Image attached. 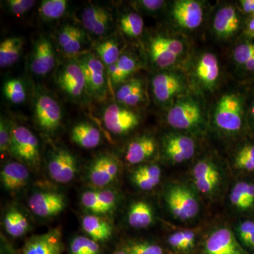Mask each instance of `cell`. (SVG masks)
Listing matches in <instances>:
<instances>
[{
  "label": "cell",
  "mask_w": 254,
  "mask_h": 254,
  "mask_svg": "<svg viewBox=\"0 0 254 254\" xmlns=\"http://www.w3.org/2000/svg\"><path fill=\"white\" fill-rule=\"evenodd\" d=\"M214 123L219 130L229 134L240 131L243 125V103L240 97L230 93L222 95L215 108Z\"/></svg>",
  "instance_id": "cell-3"
},
{
  "label": "cell",
  "mask_w": 254,
  "mask_h": 254,
  "mask_svg": "<svg viewBox=\"0 0 254 254\" xmlns=\"http://www.w3.org/2000/svg\"><path fill=\"white\" fill-rule=\"evenodd\" d=\"M11 131V126H9L7 121L1 117L0 122V151L1 155L9 151Z\"/></svg>",
  "instance_id": "cell-48"
},
{
  "label": "cell",
  "mask_w": 254,
  "mask_h": 254,
  "mask_svg": "<svg viewBox=\"0 0 254 254\" xmlns=\"http://www.w3.org/2000/svg\"><path fill=\"white\" fill-rule=\"evenodd\" d=\"M36 4L35 0H6L3 1L5 10L9 14L16 16L26 14Z\"/></svg>",
  "instance_id": "cell-44"
},
{
  "label": "cell",
  "mask_w": 254,
  "mask_h": 254,
  "mask_svg": "<svg viewBox=\"0 0 254 254\" xmlns=\"http://www.w3.org/2000/svg\"><path fill=\"white\" fill-rule=\"evenodd\" d=\"M56 82L65 94L76 101L89 96L83 71L75 58L62 64L57 71Z\"/></svg>",
  "instance_id": "cell-6"
},
{
  "label": "cell",
  "mask_w": 254,
  "mask_h": 254,
  "mask_svg": "<svg viewBox=\"0 0 254 254\" xmlns=\"http://www.w3.org/2000/svg\"><path fill=\"white\" fill-rule=\"evenodd\" d=\"M246 32L249 36L254 38V16H252L250 19L249 20Z\"/></svg>",
  "instance_id": "cell-51"
},
{
  "label": "cell",
  "mask_w": 254,
  "mask_h": 254,
  "mask_svg": "<svg viewBox=\"0 0 254 254\" xmlns=\"http://www.w3.org/2000/svg\"><path fill=\"white\" fill-rule=\"evenodd\" d=\"M167 121L174 128L193 131L203 125L204 118L198 103L190 98H183L169 110Z\"/></svg>",
  "instance_id": "cell-5"
},
{
  "label": "cell",
  "mask_w": 254,
  "mask_h": 254,
  "mask_svg": "<svg viewBox=\"0 0 254 254\" xmlns=\"http://www.w3.org/2000/svg\"><path fill=\"white\" fill-rule=\"evenodd\" d=\"M119 26L125 36L132 38H137L143 33L144 22L138 13L128 11L120 16Z\"/></svg>",
  "instance_id": "cell-34"
},
{
  "label": "cell",
  "mask_w": 254,
  "mask_h": 254,
  "mask_svg": "<svg viewBox=\"0 0 254 254\" xmlns=\"http://www.w3.org/2000/svg\"><path fill=\"white\" fill-rule=\"evenodd\" d=\"M48 169L54 181L68 183L72 181L77 173V160L67 150L60 148L50 155Z\"/></svg>",
  "instance_id": "cell-14"
},
{
  "label": "cell",
  "mask_w": 254,
  "mask_h": 254,
  "mask_svg": "<svg viewBox=\"0 0 254 254\" xmlns=\"http://www.w3.org/2000/svg\"><path fill=\"white\" fill-rule=\"evenodd\" d=\"M251 113H252V120H253L254 125V103L253 106H252V110H251Z\"/></svg>",
  "instance_id": "cell-53"
},
{
  "label": "cell",
  "mask_w": 254,
  "mask_h": 254,
  "mask_svg": "<svg viewBox=\"0 0 254 254\" xmlns=\"http://www.w3.org/2000/svg\"><path fill=\"white\" fill-rule=\"evenodd\" d=\"M4 225L6 232L13 237L23 236L29 227L27 219L16 209H12L6 214Z\"/></svg>",
  "instance_id": "cell-36"
},
{
  "label": "cell",
  "mask_w": 254,
  "mask_h": 254,
  "mask_svg": "<svg viewBox=\"0 0 254 254\" xmlns=\"http://www.w3.org/2000/svg\"><path fill=\"white\" fill-rule=\"evenodd\" d=\"M235 168L245 172L254 171V145H245L237 152L234 159Z\"/></svg>",
  "instance_id": "cell-40"
},
{
  "label": "cell",
  "mask_w": 254,
  "mask_h": 254,
  "mask_svg": "<svg viewBox=\"0 0 254 254\" xmlns=\"http://www.w3.org/2000/svg\"><path fill=\"white\" fill-rule=\"evenodd\" d=\"M196 235L191 230H184L172 234L168 237V244L177 252H188L193 248Z\"/></svg>",
  "instance_id": "cell-37"
},
{
  "label": "cell",
  "mask_w": 254,
  "mask_h": 254,
  "mask_svg": "<svg viewBox=\"0 0 254 254\" xmlns=\"http://www.w3.org/2000/svg\"><path fill=\"white\" fill-rule=\"evenodd\" d=\"M24 40L21 36L5 38L0 43V67L6 68L17 63L22 55Z\"/></svg>",
  "instance_id": "cell-28"
},
{
  "label": "cell",
  "mask_w": 254,
  "mask_h": 254,
  "mask_svg": "<svg viewBox=\"0 0 254 254\" xmlns=\"http://www.w3.org/2000/svg\"><path fill=\"white\" fill-rule=\"evenodd\" d=\"M184 50L185 46L181 41L163 35L153 36L148 44L150 60L160 68L173 66L183 53Z\"/></svg>",
  "instance_id": "cell-8"
},
{
  "label": "cell",
  "mask_w": 254,
  "mask_h": 254,
  "mask_svg": "<svg viewBox=\"0 0 254 254\" xmlns=\"http://www.w3.org/2000/svg\"><path fill=\"white\" fill-rule=\"evenodd\" d=\"M71 140L81 148L91 149L96 148L101 142V133L96 127L89 123H79L73 127Z\"/></svg>",
  "instance_id": "cell-27"
},
{
  "label": "cell",
  "mask_w": 254,
  "mask_h": 254,
  "mask_svg": "<svg viewBox=\"0 0 254 254\" xmlns=\"http://www.w3.org/2000/svg\"><path fill=\"white\" fill-rule=\"evenodd\" d=\"M95 55L106 67L118 62L121 57V41L117 37H107L97 43L95 47Z\"/></svg>",
  "instance_id": "cell-31"
},
{
  "label": "cell",
  "mask_w": 254,
  "mask_h": 254,
  "mask_svg": "<svg viewBox=\"0 0 254 254\" xmlns=\"http://www.w3.org/2000/svg\"><path fill=\"white\" fill-rule=\"evenodd\" d=\"M243 67L245 68L246 70H247V71H254V58L253 59L250 60V61L247 62V63L244 65Z\"/></svg>",
  "instance_id": "cell-52"
},
{
  "label": "cell",
  "mask_w": 254,
  "mask_h": 254,
  "mask_svg": "<svg viewBox=\"0 0 254 254\" xmlns=\"http://www.w3.org/2000/svg\"><path fill=\"white\" fill-rule=\"evenodd\" d=\"M240 25V18L236 9L232 6H225L215 14L213 30L218 38L227 39L237 33Z\"/></svg>",
  "instance_id": "cell-22"
},
{
  "label": "cell",
  "mask_w": 254,
  "mask_h": 254,
  "mask_svg": "<svg viewBox=\"0 0 254 254\" xmlns=\"http://www.w3.org/2000/svg\"><path fill=\"white\" fill-rule=\"evenodd\" d=\"M113 13L109 8L99 4H91L83 8L81 21L85 31L93 36L108 34L113 24Z\"/></svg>",
  "instance_id": "cell-13"
},
{
  "label": "cell",
  "mask_w": 254,
  "mask_h": 254,
  "mask_svg": "<svg viewBox=\"0 0 254 254\" xmlns=\"http://www.w3.org/2000/svg\"><path fill=\"white\" fill-rule=\"evenodd\" d=\"M195 71L200 84L207 89H213L220 75L218 58L213 53H205L197 62Z\"/></svg>",
  "instance_id": "cell-23"
},
{
  "label": "cell",
  "mask_w": 254,
  "mask_h": 254,
  "mask_svg": "<svg viewBox=\"0 0 254 254\" xmlns=\"http://www.w3.org/2000/svg\"><path fill=\"white\" fill-rule=\"evenodd\" d=\"M153 220V209L147 202L138 200L132 203L128 209V224L133 228L142 229L149 227Z\"/></svg>",
  "instance_id": "cell-33"
},
{
  "label": "cell",
  "mask_w": 254,
  "mask_h": 254,
  "mask_svg": "<svg viewBox=\"0 0 254 254\" xmlns=\"http://www.w3.org/2000/svg\"><path fill=\"white\" fill-rule=\"evenodd\" d=\"M236 235L241 245L250 250H254V221L243 220L236 227Z\"/></svg>",
  "instance_id": "cell-42"
},
{
  "label": "cell",
  "mask_w": 254,
  "mask_h": 254,
  "mask_svg": "<svg viewBox=\"0 0 254 254\" xmlns=\"http://www.w3.org/2000/svg\"><path fill=\"white\" fill-rule=\"evenodd\" d=\"M81 203L85 208L94 214H105L106 210L100 204L95 195V190L84 192L81 196Z\"/></svg>",
  "instance_id": "cell-46"
},
{
  "label": "cell",
  "mask_w": 254,
  "mask_h": 254,
  "mask_svg": "<svg viewBox=\"0 0 254 254\" xmlns=\"http://www.w3.org/2000/svg\"><path fill=\"white\" fill-rule=\"evenodd\" d=\"M233 58L238 64L243 66L247 62L254 58V43H241L235 47Z\"/></svg>",
  "instance_id": "cell-45"
},
{
  "label": "cell",
  "mask_w": 254,
  "mask_h": 254,
  "mask_svg": "<svg viewBox=\"0 0 254 254\" xmlns=\"http://www.w3.org/2000/svg\"><path fill=\"white\" fill-rule=\"evenodd\" d=\"M204 254H248L235 234L227 227L217 228L209 235L203 246Z\"/></svg>",
  "instance_id": "cell-12"
},
{
  "label": "cell",
  "mask_w": 254,
  "mask_h": 254,
  "mask_svg": "<svg viewBox=\"0 0 254 254\" xmlns=\"http://www.w3.org/2000/svg\"><path fill=\"white\" fill-rule=\"evenodd\" d=\"M95 195L100 204L103 205L107 213L112 211L117 203V196L110 190H95Z\"/></svg>",
  "instance_id": "cell-47"
},
{
  "label": "cell",
  "mask_w": 254,
  "mask_h": 254,
  "mask_svg": "<svg viewBox=\"0 0 254 254\" xmlns=\"http://www.w3.org/2000/svg\"><path fill=\"white\" fill-rule=\"evenodd\" d=\"M250 182H237L233 187L230 195L231 204L237 210H248V196L249 188Z\"/></svg>",
  "instance_id": "cell-39"
},
{
  "label": "cell",
  "mask_w": 254,
  "mask_h": 254,
  "mask_svg": "<svg viewBox=\"0 0 254 254\" xmlns=\"http://www.w3.org/2000/svg\"><path fill=\"white\" fill-rule=\"evenodd\" d=\"M29 175V171L26 165L18 162H10L1 170V184L6 190H18L26 185Z\"/></svg>",
  "instance_id": "cell-26"
},
{
  "label": "cell",
  "mask_w": 254,
  "mask_h": 254,
  "mask_svg": "<svg viewBox=\"0 0 254 254\" xmlns=\"http://www.w3.org/2000/svg\"><path fill=\"white\" fill-rule=\"evenodd\" d=\"M62 250L61 232L53 229L30 239L23 247L22 254H61Z\"/></svg>",
  "instance_id": "cell-21"
},
{
  "label": "cell",
  "mask_w": 254,
  "mask_h": 254,
  "mask_svg": "<svg viewBox=\"0 0 254 254\" xmlns=\"http://www.w3.org/2000/svg\"><path fill=\"white\" fill-rule=\"evenodd\" d=\"M165 200L170 213L177 220L188 221L199 214V201L195 192L183 184L170 185L165 192Z\"/></svg>",
  "instance_id": "cell-1"
},
{
  "label": "cell",
  "mask_w": 254,
  "mask_h": 254,
  "mask_svg": "<svg viewBox=\"0 0 254 254\" xmlns=\"http://www.w3.org/2000/svg\"><path fill=\"white\" fill-rule=\"evenodd\" d=\"M35 121L43 131L53 133L63 120L61 106L54 97L46 93L36 95L33 105Z\"/></svg>",
  "instance_id": "cell-7"
},
{
  "label": "cell",
  "mask_w": 254,
  "mask_h": 254,
  "mask_svg": "<svg viewBox=\"0 0 254 254\" xmlns=\"http://www.w3.org/2000/svg\"><path fill=\"white\" fill-rule=\"evenodd\" d=\"M103 118L107 129L117 135L128 133L139 124L137 114L118 103L108 105L105 108Z\"/></svg>",
  "instance_id": "cell-11"
},
{
  "label": "cell",
  "mask_w": 254,
  "mask_h": 254,
  "mask_svg": "<svg viewBox=\"0 0 254 254\" xmlns=\"http://www.w3.org/2000/svg\"><path fill=\"white\" fill-rule=\"evenodd\" d=\"M171 15L177 26L184 29L195 30L203 22V9L198 1L180 0L174 2Z\"/></svg>",
  "instance_id": "cell-16"
},
{
  "label": "cell",
  "mask_w": 254,
  "mask_h": 254,
  "mask_svg": "<svg viewBox=\"0 0 254 254\" xmlns=\"http://www.w3.org/2000/svg\"><path fill=\"white\" fill-rule=\"evenodd\" d=\"M123 250L128 254H164L163 248L160 246L145 242L127 244Z\"/></svg>",
  "instance_id": "cell-43"
},
{
  "label": "cell",
  "mask_w": 254,
  "mask_h": 254,
  "mask_svg": "<svg viewBox=\"0 0 254 254\" xmlns=\"http://www.w3.org/2000/svg\"><path fill=\"white\" fill-rule=\"evenodd\" d=\"M164 152L172 163H185L194 155L195 143L193 138L185 135H169L164 141Z\"/></svg>",
  "instance_id": "cell-20"
},
{
  "label": "cell",
  "mask_w": 254,
  "mask_h": 254,
  "mask_svg": "<svg viewBox=\"0 0 254 254\" xmlns=\"http://www.w3.org/2000/svg\"><path fill=\"white\" fill-rule=\"evenodd\" d=\"M156 150L155 138L149 135H143L129 143L125 154V160L131 165H137L153 157Z\"/></svg>",
  "instance_id": "cell-24"
},
{
  "label": "cell",
  "mask_w": 254,
  "mask_h": 254,
  "mask_svg": "<svg viewBox=\"0 0 254 254\" xmlns=\"http://www.w3.org/2000/svg\"><path fill=\"white\" fill-rule=\"evenodd\" d=\"M118 104L125 107H136L144 102L145 88L143 81L131 79L119 85L115 93Z\"/></svg>",
  "instance_id": "cell-25"
},
{
  "label": "cell",
  "mask_w": 254,
  "mask_h": 254,
  "mask_svg": "<svg viewBox=\"0 0 254 254\" xmlns=\"http://www.w3.org/2000/svg\"><path fill=\"white\" fill-rule=\"evenodd\" d=\"M141 9L147 12L153 13L158 11L163 7L165 1L162 0H141L136 1Z\"/></svg>",
  "instance_id": "cell-49"
},
{
  "label": "cell",
  "mask_w": 254,
  "mask_h": 254,
  "mask_svg": "<svg viewBox=\"0 0 254 254\" xmlns=\"http://www.w3.org/2000/svg\"><path fill=\"white\" fill-rule=\"evenodd\" d=\"M70 252L71 254H100V248L90 237L78 236L71 241Z\"/></svg>",
  "instance_id": "cell-41"
},
{
  "label": "cell",
  "mask_w": 254,
  "mask_h": 254,
  "mask_svg": "<svg viewBox=\"0 0 254 254\" xmlns=\"http://www.w3.org/2000/svg\"><path fill=\"white\" fill-rule=\"evenodd\" d=\"M56 63V53L51 41L40 36L34 42L28 60L30 71L35 76L44 77L53 71Z\"/></svg>",
  "instance_id": "cell-10"
},
{
  "label": "cell",
  "mask_w": 254,
  "mask_h": 254,
  "mask_svg": "<svg viewBox=\"0 0 254 254\" xmlns=\"http://www.w3.org/2000/svg\"><path fill=\"white\" fill-rule=\"evenodd\" d=\"M3 93L6 100L15 105H20L26 100L27 93L23 82L17 78H11L5 82Z\"/></svg>",
  "instance_id": "cell-38"
},
{
  "label": "cell",
  "mask_w": 254,
  "mask_h": 254,
  "mask_svg": "<svg viewBox=\"0 0 254 254\" xmlns=\"http://www.w3.org/2000/svg\"><path fill=\"white\" fill-rule=\"evenodd\" d=\"M81 66L88 95L96 100H103L108 93L106 66L96 55L84 53L74 58Z\"/></svg>",
  "instance_id": "cell-2"
},
{
  "label": "cell",
  "mask_w": 254,
  "mask_h": 254,
  "mask_svg": "<svg viewBox=\"0 0 254 254\" xmlns=\"http://www.w3.org/2000/svg\"><path fill=\"white\" fill-rule=\"evenodd\" d=\"M82 227L88 237L97 242L108 240L113 233L109 222L95 215H86L82 220Z\"/></svg>",
  "instance_id": "cell-32"
},
{
  "label": "cell",
  "mask_w": 254,
  "mask_h": 254,
  "mask_svg": "<svg viewBox=\"0 0 254 254\" xmlns=\"http://www.w3.org/2000/svg\"><path fill=\"white\" fill-rule=\"evenodd\" d=\"M57 42L64 54L76 58L86 53L85 47L88 44L86 31L76 25L67 23L63 25L57 32Z\"/></svg>",
  "instance_id": "cell-15"
},
{
  "label": "cell",
  "mask_w": 254,
  "mask_h": 254,
  "mask_svg": "<svg viewBox=\"0 0 254 254\" xmlns=\"http://www.w3.org/2000/svg\"><path fill=\"white\" fill-rule=\"evenodd\" d=\"M191 176L195 188L205 196L214 197L220 190L221 171L218 165L209 159H203L195 164Z\"/></svg>",
  "instance_id": "cell-9"
},
{
  "label": "cell",
  "mask_w": 254,
  "mask_h": 254,
  "mask_svg": "<svg viewBox=\"0 0 254 254\" xmlns=\"http://www.w3.org/2000/svg\"><path fill=\"white\" fill-rule=\"evenodd\" d=\"M119 172L118 159L113 155H103L92 163L88 170V179L94 186L104 187L116 180Z\"/></svg>",
  "instance_id": "cell-18"
},
{
  "label": "cell",
  "mask_w": 254,
  "mask_h": 254,
  "mask_svg": "<svg viewBox=\"0 0 254 254\" xmlns=\"http://www.w3.org/2000/svg\"><path fill=\"white\" fill-rule=\"evenodd\" d=\"M65 205L64 197L57 192H36L28 200V206L32 212L42 218L58 215L64 209Z\"/></svg>",
  "instance_id": "cell-17"
},
{
  "label": "cell",
  "mask_w": 254,
  "mask_h": 254,
  "mask_svg": "<svg viewBox=\"0 0 254 254\" xmlns=\"http://www.w3.org/2000/svg\"><path fill=\"white\" fill-rule=\"evenodd\" d=\"M161 174V170L158 165L154 164L142 165L133 172L132 181L140 190H150L158 186Z\"/></svg>",
  "instance_id": "cell-29"
},
{
  "label": "cell",
  "mask_w": 254,
  "mask_h": 254,
  "mask_svg": "<svg viewBox=\"0 0 254 254\" xmlns=\"http://www.w3.org/2000/svg\"><path fill=\"white\" fill-rule=\"evenodd\" d=\"M67 8L66 0H43L40 4L38 12L45 21H54L64 16Z\"/></svg>",
  "instance_id": "cell-35"
},
{
  "label": "cell",
  "mask_w": 254,
  "mask_h": 254,
  "mask_svg": "<svg viewBox=\"0 0 254 254\" xmlns=\"http://www.w3.org/2000/svg\"><path fill=\"white\" fill-rule=\"evenodd\" d=\"M114 254H127L125 251L121 250V251H118V252H115Z\"/></svg>",
  "instance_id": "cell-54"
},
{
  "label": "cell",
  "mask_w": 254,
  "mask_h": 254,
  "mask_svg": "<svg viewBox=\"0 0 254 254\" xmlns=\"http://www.w3.org/2000/svg\"><path fill=\"white\" fill-rule=\"evenodd\" d=\"M241 9L247 14L254 16V0H242L240 1Z\"/></svg>",
  "instance_id": "cell-50"
},
{
  "label": "cell",
  "mask_w": 254,
  "mask_h": 254,
  "mask_svg": "<svg viewBox=\"0 0 254 254\" xmlns=\"http://www.w3.org/2000/svg\"><path fill=\"white\" fill-rule=\"evenodd\" d=\"M137 66L136 60L131 55L123 54L116 63L106 67L108 78L113 84H121L136 71Z\"/></svg>",
  "instance_id": "cell-30"
},
{
  "label": "cell",
  "mask_w": 254,
  "mask_h": 254,
  "mask_svg": "<svg viewBox=\"0 0 254 254\" xmlns=\"http://www.w3.org/2000/svg\"><path fill=\"white\" fill-rule=\"evenodd\" d=\"M152 89L155 99L160 103H168L185 89V83L180 75L162 72L152 80Z\"/></svg>",
  "instance_id": "cell-19"
},
{
  "label": "cell",
  "mask_w": 254,
  "mask_h": 254,
  "mask_svg": "<svg viewBox=\"0 0 254 254\" xmlns=\"http://www.w3.org/2000/svg\"><path fill=\"white\" fill-rule=\"evenodd\" d=\"M9 151L23 163L37 165L40 162V145L36 135L23 125H12Z\"/></svg>",
  "instance_id": "cell-4"
}]
</instances>
